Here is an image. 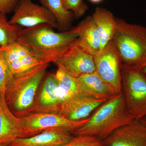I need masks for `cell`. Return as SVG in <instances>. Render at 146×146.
Returning a JSON list of instances; mask_svg holds the SVG:
<instances>
[{
	"label": "cell",
	"mask_w": 146,
	"mask_h": 146,
	"mask_svg": "<svg viewBox=\"0 0 146 146\" xmlns=\"http://www.w3.org/2000/svg\"><path fill=\"white\" fill-rule=\"evenodd\" d=\"M91 17L99 33L101 50L113 39L117 27L116 18L111 11L100 7L96 8Z\"/></svg>",
	"instance_id": "ac0fdd59"
},
{
	"label": "cell",
	"mask_w": 146,
	"mask_h": 146,
	"mask_svg": "<svg viewBox=\"0 0 146 146\" xmlns=\"http://www.w3.org/2000/svg\"><path fill=\"white\" fill-rule=\"evenodd\" d=\"M103 142L105 146H146V125L141 120H133Z\"/></svg>",
	"instance_id": "8fae6325"
},
{
	"label": "cell",
	"mask_w": 146,
	"mask_h": 146,
	"mask_svg": "<svg viewBox=\"0 0 146 146\" xmlns=\"http://www.w3.org/2000/svg\"><path fill=\"white\" fill-rule=\"evenodd\" d=\"M77 41V40H76ZM76 41L52 63L75 78L96 71L94 56L78 46Z\"/></svg>",
	"instance_id": "9c48e42d"
},
{
	"label": "cell",
	"mask_w": 146,
	"mask_h": 146,
	"mask_svg": "<svg viewBox=\"0 0 146 146\" xmlns=\"http://www.w3.org/2000/svg\"><path fill=\"white\" fill-rule=\"evenodd\" d=\"M21 28L11 25L7 14L0 12V47L6 48L17 42L18 32Z\"/></svg>",
	"instance_id": "44dd1931"
},
{
	"label": "cell",
	"mask_w": 146,
	"mask_h": 146,
	"mask_svg": "<svg viewBox=\"0 0 146 146\" xmlns=\"http://www.w3.org/2000/svg\"><path fill=\"white\" fill-rule=\"evenodd\" d=\"M141 121L144 124L146 125V116L145 117L143 118V119H141Z\"/></svg>",
	"instance_id": "4316f807"
},
{
	"label": "cell",
	"mask_w": 146,
	"mask_h": 146,
	"mask_svg": "<svg viewBox=\"0 0 146 146\" xmlns=\"http://www.w3.org/2000/svg\"><path fill=\"white\" fill-rule=\"evenodd\" d=\"M94 60L96 72L112 94H122V63L113 40L94 56Z\"/></svg>",
	"instance_id": "8992f818"
},
{
	"label": "cell",
	"mask_w": 146,
	"mask_h": 146,
	"mask_svg": "<svg viewBox=\"0 0 146 146\" xmlns=\"http://www.w3.org/2000/svg\"><path fill=\"white\" fill-rule=\"evenodd\" d=\"M106 101L79 93L63 104L57 114L71 120L84 119Z\"/></svg>",
	"instance_id": "7c38bea8"
},
{
	"label": "cell",
	"mask_w": 146,
	"mask_h": 146,
	"mask_svg": "<svg viewBox=\"0 0 146 146\" xmlns=\"http://www.w3.org/2000/svg\"><path fill=\"white\" fill-rule=\"evenodd\" d=\"M13 74L6 61L3 52L0 47V94L5 99L7 87Z\"/></svg>",
	"instance_id": "7402d4cb"
},
{
	"label": "cell",
	"mask_w": 146,
	"mask_h": 146,
	"mask_svg": "<svg viewBox=\"0 0 146 146\" xmlns=\"http://www.w3.org/2000/svg\"><path fill=\"white\" fill-rule=\"evenodd\" d=\"M9 23L21 28H28L47 25L56 28L57 25L52 13L44 6L32 0H19Z\"/></svg>",
	"instance_id": "52a82bcc"
},
{
	"label": "cell",
	"mask_w": 146,
	"mask_h": 146,
	"mask_svg": "<svg viewBox=\"0 0 146 146\" xmlns=\"http://www.w3.org/2000/svg\"><path fill=\"white\" fill-rule=\"evenodd\" d=\"M42 5L49 11L56 22L59 32L70 30L74 18V13L63 6L62 0H39Z\"/></svg>",
	"instance_id": "d6986e66"
},
{
	"label": "cell",
	"mask_w": 146,
	"mask_h": 146,
	"mask_svg": "<svg viewBox=\"0 0 146 146\" xmlns=\"http://www.w3.org/2000/svg\"><path fill=\"white\" fill-rule=\"evenodd\" d=\"M133 120L128 111L122 93L102 105L84 124L72 134L75 136H94L103 141L115 131Z\"/></svg>",
	"instance_id": "7a4b0ae2"
},
{
	"label": "cell",
	"mask_w": 146,
	"mask_h": 146,
	"mask_svg": "<svg viewBox=\"0 0 146 146\" xmlns=\"http://www.w3.org/2000/svg\"><path fill=\"white\" fill-rule=\"evenodd\" d=\"M19 0H0V12L7 14L14 11Z\"/></svg>",
	"instance_id": "d4e9b609"
},
{
	"label": "cell",
	"mask_w": 146,
	"mask_h": 146,
	"mask_svg": "<svg viewBox=\"0 0 146 146\" xmlns=\"http://www.w3.org/2000/svg\"><path fill=\"white\" fill-rule=\"evenodd\" d=\"M112 39L123 65L143 69L146 67V27L116 18Z\"/></svg>",
	"instance_id": "277c9868"
},
{
	"label": "cell",
	"mask_w": 146,
	"mask_h": 146,
	"mask_svg": "<svg viewBox=\"0 0 146 146\" xmlns=\"http://www.w3.org/2000/svg\"><path fill=\"white\" fill-rule=\"evenodd\" d=\"M72 132L63 128L47 129L41 133L27 138H18L10 146H61L72 140Z\"/></svg>",
	"instance_id": "9a60e30c"
},
{
	"label": "cell",
	"mask_w": 146,
	"mask_h": 146,
	"mask_svg": "<svg viewBox=\"0 0 146 146\" xmlns=\"http://www.w3.org/2000/svg\"><path fill=\"white\" fill-rule=\"evenodd\" d=\"M143 71L144 72H145V74H146V67H145V68H144L143 69Z\"/></svg>",
	"instance_id": "f1b7e54d"
},
{
	"label": "cell",
	"mask_w": 146,
	"mask_h": 146,
	"mask_svg": "<svg viewBox=\"0 0 146 146\" xmlns=\"http://www.w3.org/2000/svg\"><path fill=\"white\" fill-rule=\"evenodd\" d=\"M60 106L57 80L55 74L50 73L46 77L39 95L35 98L33 106L28 114L32 113L57 114Z\"/></svg>",
	"instance_id": "4fadbf2b"
},
{
	"label": "cell",
	"mask_w": 146,
	"mask_h": 146,
	"mask_svg": "<svg viewBox=\"0 0 146 146\" xmlns=\"http://www.w3.org/2000/svg\"><path fill=\"white\" fill-rule=\"evenodd\" d=\"M77 79L81 94L106 101L116 96L112 94L96 71L83 75Z\"/></svg>",
	"instance_id": "e0dca14e"
},
{
	"label": "cell",
	"mask_w": 146,
	"mask_h": 146,
	"mask_svg": "<svg viewBox=\"0 0 146 146\" xmlns=\"http://www.w3.org/2000/svg\"><path fill=\"white\" fill-rule=\"evenodd\" d=\"M55 75L58 83V95L61 106L75 95L80 93V88L77 79L60 68H58Z\"/></svg>",
	"instance_id": "ffe728a7"
},
{
	"label": "cell",
	"mask_w": 146,
	"mask_h": 146,
	"mask_svg": "<svg viewBox=\"0 0 146 146\" xmlns=\"http://www.w3.org/2000/svg\"><path fill=\"white\" fill-rule=\"evenodd\" d=\"M73 29L78 33L76 43L82 50L94 56L100 51V37L91 16L86 17Z\"/></svg>",
	"instance_id": "2e32d148"
},
{
	"label": "cell",
	"mask_w": 146,
	"mask_h": 146,
	"mask_svg": "<svg viewBox=\"0 0 146 146\" xmlns=\"http://www.w3.org/2000/svg\"><path fill=\"white\" fill-rule=\"evenodd\" d=\"M90 1H91V2L96 3L100 2L102 0H90Z\"/></svg>",
	"instance_id": "484cf974"
},
{
	"label": "cell",
	"mask_w": 146,
	"mask_h": 146,
	"mask_svg": "<svg viewBox=\"0 0 146 146\" xmlns=\"http://www.w3.org/2000/svg\"><path fill=\"white\" fill-rule=\"evenodd\" d=\"M61 146H105L103 142L91 136H77Z\"/></svg>",
	"instance_id": "603a6c76"
},
{
	"label": "cell",
	"mask_w": 146,
	"mask_h": 146,
	"mask_svg": "<svg viewBox=\"0 0 146 146\" xmlns=\"http://www.w3.org/2000/svg\"><path fill=\"white\" fill-rule=\"evenodd\" d=\"M47 25L21 28L17 42L27 48L44 63H52L76 41L78 33L74 29L56 32Z\"/></svg>",
	"instance_id": "6da1fadb"
},
{
	"label": "cell",
	"mask_w": 146,
	"mask_h": 146,
	"mask_svg": "<svg viewBox=\"0 0 146 146\" xmlns=\"http://www.w3.org/2000/svg\"><path fill=\"white\" fill-rule=\"evenodd\" d=\"M0 146H10L9 144L4 143L0 144Z\"/></svg>",
	"instance_id": "83f0119b"
},
{
	"label": "cell",
	"mask_w": 146,
	"mask_h": 146,
	"mask_svg": "<svg viewBox=\"0 0 146 146\" xmlns=\"http://www.w3.org/2000/svg\"><path fill=\"white\" fill-rule=\"evenodd\" d=\"M29 137L21 118L13 114L0 94V144H9L18 138Z\"/></svg>",
	"instance_id": "5bb4252c"
},
{
	"label": "cell",
	"mask_w": 146,
	"mask_h": 146,
	"mask_svg": "<svg viewBox=\"0 0 146 146\" xmlns=\"http://www.w3.org/2000/svg\"><path fill=\"white\" fill-rule=\"evenodd\" d=\"M49 64L43 63L25 72L13 75L7 87L5 100L17 117L29 114Z\"/></svg>",
	"instance_id": "3957f363"
},
{
	"label": "cell",
	"mask_w": 146,
	"mask_h": 146,
	"mask_svg": "<svg viewBox=\"0 0 146 146\" xmlns=\"http://www.w3.org/2000/svg\"><path fill=\"white\" fill-rule=\"evenodd\" d=\"M122 86L128 111L134 120L146 116V75L143 69L122 65Z\"/></svg>",
	"instance_id": "5b68a950"
},
{
	"label": "cell",
	"mask_w": 146,
	"mask_h": 146,
	"mask_svg": "<svg viewBox=\"0 0 146 146\" xmlns=\"http://www.w3.org/2000/svg\"><path fill=\"white\" fill-rule=\"evenodd\" d=\"M89 117L84 119L74 121L56 113H32L20 118L25 129L31 137L47 129L53 128H63L72 133L83 125Z\"/></svg>",
	"instance_id": "ba28073f"
},
{
	"label": "cell",
	"mask_w": 146,
	"mask_h": 146,
	"mask_svg": "<svg viewBox=\"0 0 146 146\" xmlns=\"http://www.w3.org/2000/svg\"><path fill=\"white\" fill-rule=\"evenodd\" d=\"M2 49L13 75L25 72L44 63L30 50L17 42Z\"/></svg>",
	"instance_id": "30bf717a"
},
{
	"label": "cell",
	"mask_w": 146,
	"mask_h": 146,
	"mask_svg": "<svg viewBox=\"0 0 146 146\" xmlns=\"http://www.w3.org/2000/svg\"><path fill=\"white\" fill-rule=\"evenodd\" d=\"M65 8L73 12L75 19H78L85 14L89 9L83 0H62Z\"/></svg>",
	"instance_id": "cb8c5ba5"
}]
</instances>
